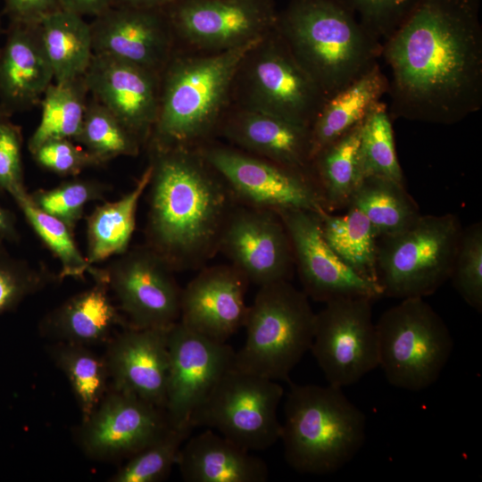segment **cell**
Segmentation results:
<instances>
[{
	"label": "cell",
	"mask_w": 482,
	"mask_h": 482,
	"mask_svg": "<svg viewBox=\"0 0 482 482\" xmlns=\"http://www.w3.org/2000/svg\"><path fill=\"white\" fill-rule=\"evenodd\" d=\"M481 0H418L383 43L389 114L453 125L482 107Z\"/></svg>",
	"instance_id": "1"
},
{
	"label": "cell",
	"mask_w": 482,
	"mask_h": 482,
	"mask_svg": "<svg viewBox=\"0 0 482 482\" xmlns=\"http://www.w3.org/2000/svg\"><path fill=\"white\" fill-rule=\"evenodd\" d=\"M149 150L147 245L174 271L200 270L213 258L238 204L198 148Z\"/></svg>",
	"instance_id": "2"
},
{
	"label": "cell",
	"mask_w": 482,
	"mask_h": 482,
	"mask_svg": "<svg viewBox=\"0 0 482 482\" xmlns=\"http://www.w3.org/2000/svg\"><path fill=\"white\" fill-rule=\"evenodd\" d=\"M258 40L216 53L177 47L160 75L158 116L146 146L198 148L212 141L238 66Z\"/></svg>",
	"instance_id": "3"
},
{
	"label": "cell",
	"mask_w": 482,
	"mask_h": 482,
	"mask_svg": "<svg viewBox=\"0 0 482 482\" xmlns=\"http://www.w3.org/2000/svg\"><path fill=\"white\" fill-rule=\"evenodd\" d=\"M326 99L378 63L382 43L339 0H290L276 26Z\"/></svg>",
	"instance_id": "4"
},
{
	"label": "cell",
	"mask_w": 482,
	"mask_h": 482,
	"mask_svg": "<svg viewBox=\"0 0 482 482\" xmlns=\"http://www.w3.org/2000/svg\"><path fill=\"white\" fill-rule=\"evenodd\" d=\"M280 439L288 465L311 475L335 473L362 448L367 419L341 387L292 385Z\"/></svg>",
	"instance_id": "5"
},
{
	"label": "cell",
	"mask_w": 482,
	"mask_h": 482,
	"mask_svg": "<svg viewBox=\"0 0 482 482\" xmlns=\"http://www.w3.org/2000/svg\"><path fill=\"white\" fill-rule=\"evenodd\" d=\"M315 315L309 297L290 281L259 287L234 364L275 381H289L290 372L311 349Z\"/></svg>",
	"instance_id": "6"
},
{
	"label": "cell",
	"mask_w": 482,
	"mask_h": 482,
	"mask_svg": "<svg viewBox=\"0 0 482 482\" xmlns=\"http://www.w3.org/2000/svg\"><path fill=\"white\" fill-rule=\"evenodd\" d=\"M462 227L452 213L420 215L405 229L378 242L377 280L383 295L425 297L452 273Z\"/></svg>",
	"instance_id": "7"
},
{
	"label": "cell",
	"mask_w": 482,
	"mask_h": 482,
	"mask_svg": "<svg viewBox=\"0 0 482 482\" xmlns=\"http://www.w3.org/2000/svg\"><path fill=\"white\" fill-rule=\"evenodd\" d=\"M378 366L397 388L420 391L440 377L453 340L440 315L421 297L401 299L376 322Z\"/></svg>",
	"instance_id": "8"
},
{
	"label": "cell",
	"mask_w": 482,
	"mask_h": 482,
	"mask_svg": "<svg viewBox=\"0 0 482 482\" xmlns=\"http://www.w3.org/2000/svg\"><path fill=\"white\" fill-rule=\"evenodd\" d=\"M325 101L275 28L245 54L233 81L230 104L311 128Z\"/></svg>",
	"instance_id": "9"
},
{
	"label": "cell",
	"mask_w": 482,
	"mask_h": 482,
	"mask_svg": "<svg viewBox=\"0 0 482 482\" xmlns=\"http://www.w3.org/2000/svg\"><path fill=\"white\" fill-rule=\"evenodd\" d=\"M283 395L278 381L233 363L194 412L190 426L215 429L247 451L266 450L280 439Z\"/></svg>",
	"instance_id": "10"
},
{
	"label": "cell",
	"mask_w": 482,
	"mask_h": 482,
	"mask_svg": "<svg viewBox=\"0 0 482 482\" xmlns=\"http://www.w3.org/2000/svg\"><path fill=\"white\" fill-rule=\"evenodd\" d=\"M240 205L279 212L326 210L312 176L214 140L198 147ZM327 211V210H326Z\"/></svg>",
	"instance_id": "11"
},
{
	"label": "cell",
	"mask_w": 482,
	"mask_h": 482,
	"mask_svg": "<svg viewBox=\"0 0 482 482\" xmlns=\"http://www.w3.org/2000/svg\"><path fill=\"white\" fill-rule=\"evenodd\" d=\"M372 299L344 297L316 313L310 351L328 384L345 387L378 366V341Z\"/></svg>",
	"instance_id": "12"
},
{
	"label": "cell",
	"mask_w": 482,
	"mask_h": 482,
	"mask_svg": "<svg viewBox=\"0 0 482 482\" xmlns=\"http://www.w3.org/2000/svg\"><path fill=\"white\" fill-rule=\"evenodd\" d=\"M179 48L204 53L254 42L277 26L273 0H179L164 8Z\"/></svg>",
	"instance_id": "13"
},
{
	"label": "cell",
	"mask_w": 482,
	"mask_h": 482,
	"mask_svg": "<svg viewBox=\"0 0 482 482\" xmlns=\"http://www.w3.org/2000/svg\"><path fill=\"white\" fill-rule=\"evenodd\" d=\"M236 351L179 320L168 329L169 370L164 412L170 427L193 430L190 420L225 371Z\"/></svg>",
	"instance_id": "14"
},
{
	"label": "cell",
	"mask_w": 482,
	"mask_h": 482,
	"mask_svg": "<svg viewBox=\"0 0 482 482\" xmlns=\"http://www.w3.org/2000/svg\"><path fill=\"white\" fill-rule=\"evenodd\" d=\"M168 262L147 245L135 247L102 270L129 327L169 328L180 317L182 288Z\"/></svg>",
	"instance_id": "15"
},
{
	"label": "cell",
	"mask_w": 482,
	"mask_h": 482,
	"mask_svg": "<svg viewBox=\"0 0 482 482\" xmlns=\"http://www.w3.org/2000/svg\"><path fill=\"white\" fill-rule=\"evenodd\" d=\"M218 252L258 287L290 281L295 270L288 233L272 211L237 204L224 226Z\"/></svg>",
	"instance_id": "16"
},
{
	"label": "cell",
	"mask_w": 482,
	"mask_h": 482,
	"mask_svg": "<svg viewBox=\"0 0 482 482\" xmlns=\"http://www.w3.org/2000/svg\"><path fill=\"white\" fill-rule=\"evenodd\" d=\"M288 233L303 292L314 301L328 303L363 296H383L380 287L347 266L325 241L319 213L300 209L278 212Z\"/></svg>",
	"instance_id": "17"
},
{
	"label": "cell",
	"mask_w": 482,
	"mask_h": 482,
	"mask_svg": "<svg viewBox=\"0 0 482 482\" xmlns=\"http://www.w3.org/2000/svg\"><path fill=\"white\" fill-rule=\"evenodd\" d=\"M90 23L93 51L161 75L177 49L164 8L113 5Z\"/></svg>",
	"instance_id": "18"
},
{
	"label": "cell",
	"mask_w": 482,
	"mask_h": 482,
	"mask_svg": "<svg viewBox=\"0 0 482 482\" xmlns=\"http://www.w3.org/2000/svg\"><path fill=\"white\" fill-rule=\"evenodd\" d=\"M169 426L162 409L112 388L96 410L82 420L77 440L91 458H129Z\"/></svg>",
	"instance_id": "19"
},
{
	"label": "cell",
	"mask_w": 482,
	"mask_h": 482,
	"mask_svg": "<svg viewBox=\"0 0 482 482\" xmlns=\"http://www.w3.org/2000/svg\"><path fill=\"white\" fill-rule=\"evenodd\" d=\"M84 79L89 96L146 146L158 116L160 76L135 64L94 54Z\"/></svg>",
	"instance_id": "20"
},
{
	"label": "cell",
	"mask_w": 482,
	"mask_h": 482,
	"mask_svg": "<svg viewBox=\"0 0 482 482\" xmlns=\"http://www.w3.org/2000/svg\"><path fill=\"white\" fill-rule=\"evenodd\" d=\"M250 282L232 264L203 267L181 292L179 321L219 342L245 326Z\"/></svg>",
	"instance_id": "21"
},
{
	"label": "cell",
	"mask_w": 482,
	"mask_h": 482,
	"mask_svg": "<svg viewBox=\"0 0 482 482\" xmlns=\"http://www.w3.org/2000/svg\"><path fill=\"white\" fill-rule=\"evenodd\" d=\"M169 328L128 326L110 340L104 356L113 389L133 395L163 411L169 370Z\"/></svg>",
	"instance_id": "22"
},
{
	"label": "cell",
	"mask_w": 482,
	"mask_h": 482,
	"mask_svg": "<svg viewBox=\"0 0 482 482\" xmlns=\"http://www.w3.org/2000/svg\"><path fill=\"white\" fill-rule=\"evenodd\" d=\"M217 136L244 152L313 177L308 127L270 113L230 104L220 121Z\"/></svg>",
	"instance_id": "23"
},
{
	"label": "cell",
	"mask_w": 482,
	"mask_h": 482,
	"mask_svg": "<svg viewBox=\"0 0 482 482\" xmlns=\"http://www.w3.org/2000/svg\"><path fill=\"white\" fill-rule=\"evenodd\" d=\"M0 46V105L12 116L39 104L54 81L39 24L9 21Z\"/></svg>",
	"instance_id": "24"
},
{
	"label": "cell",
	"mask_w": 482,
	"mask_h": 482,
	"mask_svg": "<svg viewBox=\"0 0 482 482\" xmlns=\"http://www.w3.org/2000/svg\"><path fill=\"white\" fill-rule=\"evenodd\" d=\"M182 445L177 465L187 482H265L269 470L263 460L212 429Z\"/></svg>",
	"instance_id": "25"
},
{
	"label": "cell",
	"mask_w": 482,
	"mask_h": 482,
	"mask_svg": "<svg viewBox=\"0 0 482 482\" xmlns=\"http://www.w3.org/2000/svg\"><path fill=\"white\" fill-rule=\"evenodd\" d=\"M96 284L66 300L47 314L40 324L46 337L86 346L106 341L116 325L128 322L119 313L108 295L102 270L92 274Z\"/></svg>",
	"instance_id": "26"
},
{
	"label": "cell",
	"mask_w": 482,
	"mask_h": 482,
	"mask_svg": "<svg viewBox=\"0 0 482 482\" xmlns=\"http://www.w3.org/2000/svg\"><path fill=\"white\" fill-rule=\"evenodd\" d=\"M388 78L378 63L326 99L311 131V158L361 123L371 107L387 94Z\"/></svg>",
	"instance_id": "27"
},
{
	"label": "cell",
	"mask_w": 482,
	"mask_h": 482,
	"mask_svg": "<svg viewBox=\"0 0 482 482\" xmlns=\"http://www.w3.org/2000/svg\"><path fill=\"white\" fill-rule=\"evenodd\" d=\"M151 179L148 165L135 187L120 199L97 206L87 219V253L89 264L101 262L124 253L136 228L139 200Z\"/></svg>",
	"instance_id": "28"
},
{
	"label": "cell",
	"mask_w": 482,
	"mask_h": 482,
	"mask_svg": "<svg viewBox=\"0 0 482 482\" xmlns=\"http://www.w3.org/2000/svg\"><path fill=\"white\" fill-rule=\"evenodd\" d=\"M362 121L312 160L313 178L328 212L346 208L363 179L359 162Z\"/></svg>",
	"instance_id": "29"
},
{
	"label": "cell",
	"mask_w": 482,
	"mask_h": 482,
	"mask_svg": "<svg viewBox=\"0 0 482 482\" xmlns=\"http://www.w3.org/2000/svg\"><path fill=\"white\" fill-rule=\"evenodd\" d=\"M40 28L54 82L84 76L94 55L90 23L80 15L60 10L46 18Z\"/></svg>",
	"instance_id": "30"
},
{
	"label": "cell",
	"mask_w": 482,
	"mask_h": 482,
	"mask_svg": "<svg viewBox=\"0 0 482 482\" xmlns=\"http://www.w3.org/2000/svg\"><path fill=\"white\" fill-rule=\"evenodd\" d=\"M346 210L343 215L326 210L319 213L323 237L347 266L378 284L376 229L360 210L354 207Z\"/></svg>",
	"instance_id": "31"
},
{
	"label": "cell",
	"mask_w": 482,
	"mask_h": 482,
	"mask_svg": "<svg viewBox=\"0 0 482 482\" xmlns=\"http://www.w3.org/2000/svg\"><path fill=\"white\" fill-rule=\"evenodd\" d=\"M347 207L360 210L378 238L405 229L421 215L404 185L378 177L364 178Z\"/></svg>",
	"instance_id": "32"
},
{
	"label": "cell",
	"mask_w": 482,
	"mask_h": 482,
	"mask_svg": "<svg viewBox=\"0 0 482 482\" xmlns=\"http://www.w3.org/2000/svg\"><path fill=\"white\" fill-rule=\"evenodd\" d=\"M88 99L84 76L63 82L54 81L39 103L41 118L29 138V153L50 140H73L80 129Z\"/></svg>",
	"instance_id": "33"
},
{
	"label": "cell",
	"mask_w": 482,
	"mask_h": 482,
	"mask_svg": "<svg viewBox=\"0 0 482 482\" xmlns=\"http://www.w3.org/2000/svg\"><path fill=\"white\" fill-rule=\"evenodd\" d=\"M56 366L68 378L82 420L87 419L106 394L109 372L104 357H100L88 346L59 342L48 348Z\"/></svg>",
	"instance_id": "34"
},
{
	"label": "cell",
	"mask_w": 482,
	"mask_h": 482,
	"mask_svg": "<svg viewBox=\"0 0 482 482\" xmlns=\"http://www.w3.org/2000/svg\"><path fill=\"white\" fill-rule=\"evenodd\" d=\"M359 162L362 178L378 177L404 185L387 105L378 101L362 121Z\"/></svg>",
	"instance_id": "35"
},
{
	"label": "cell",
	"mask_w": 482,
	"mask_h": 482,
	"mask_svg": "<svg viewBox=\"0 0 482 482\" xmlns=\"http://www.w3.org/2000/svg\"><path fill=\"white\" fill-rule=\"evenodd\" d=\"M103 164L119 156H137L143 145L107 108L89 96L73 139Z\"/></svg>",
	"instance_id": "36"
},
{
	"label": "cell",
	"mask_w": 482,
	"mask_h": 482,
	"mask_svg": "<svg viewBox=\"0 0 482 482\" xmlns=\"http://www.w3.org/2000/svg\"><path fill=\"white\" fill-rule=\"evenodd\" d=\"M26 220L61 264V276L80 278L95 268L80 253L73 230L61 220L39 209L24 190L12 196Z\"/></svg>",
	"instance_id": "37"
},
{
	"label": "cell",
	"mask_w": 482,
	"mask_h": 482,
	"mask_svg": "<svg viewBox=\"0 0 482 482\" xmlns=\"http://www.w3.org/2000/svg\"><path fill=\"white\" fill-rule=\"evenodd\" d=\"M191 430L169 426L159 436L131 455L112 482H158L177 464L179 450Z\"/></svg>",
	"instance_id": "38"
},
{
	"label": "cell",
	"mask_w": 482,
	"mask_h": 482,
	"mask_svg": "<svg viewBox=\"0 0 482 482\" xmlns=\"http://www.w3.org/2000/svg\"><path fill=\"white\" fill-rule=\"evenodd\" d=\"M105 187L95 180L74 179L57 187L29 194L32 202L42 211L63 221L74 229L85 206L104 196Z\"/></svg>",
	"instance_id": "39"
},
{
	"label": "cell",
	"mask_w": 482,
	"mask_h": 482,
	"mask_svg": "<svg viewBox=\"0 0 482 482\" xmlns=\"http://www.w3.org/2000/svg\"><path fill=\"white\" fill-rule=\"evenodd\" d=\"M450 279L462 299L482 311V223L462 228Z\"/></svg>",
	"instance_id": "40"
},
{
	"label": "cell",
	"mask_w": 482,
	"mask_h": 482,
	"mask_svg": "<svg viewBox=\"0 0 482 482\" xmlns=\"http://www.w3.org/2000/svg\"><path fill=\"white\" fill-rule=\"evenodd\" d=\"M48 278L45 270L12 257L0 238V315L15 310L25 298L40 290Z\"/></svg>",
	"instance_id": "41"
},
{
	"label": "cell",
	"mask_w": 482,
	"mask_h": 482,
	"mask_svg": "<svg viewBox=\"0 0 482 482\" xmlns=\"http://www.w3.org/2000/svg\"><path fill=\"white\" fill-rule=\"evenodd\" d=\"M361 25L383 43L404 21L418 0H339Z\"/></svg>",
	"instance_id": "42"
},
{
	"label": "cell",
	"mask_w": 482,
	"mask_h": 482,
	"mask_svg": "<svg viewBox=\"0 0 482 482\" xmlns=\"http://www.w3.org/2000/svg\"><path fill=\"white\" fill-rule=\"evenodd\" d=\"M30 154L40 167L62 176H76L87 169L103 165L84 147L68 138L45 142Z\"/></svg>",
	"instance_id": "43"
},
{
	"label": "cell",
	"mask_w": 482,
	"mask_h": 482,
	"mask_svg": "<svg viewBox=\"0 0 482 482\" xmlns=\"http://www.w3.org/2000/svg\"><path fill=\"white\" fill-rule=\"evenodd\" d=\"M21 129L11 118L0 121V189L12 197L24 190Z\"/></svg>",
	"instance_id": "44"
},
{
	"label": "cell",
	"mask_w": 482,
	"mask_h": 482,
	"mask_svg": "<svg viewBox=\"0 0 482 482\" xmlns=\"http://www.w3.org/2000/svg\"><path fill=\"white\" fill-rule=\"evenodd\" d=\"M9 21L39 24L62 10L61 0H1Z\"/></svg>",
	"instance_id": "45"
},
{
	"label": "cell",
	"mask_w": 482,
	"mask_h": 482,
	"mask_svg": "<svg viewBox=\"0 0 482 482\" xmlns=\"http://www.w3.org/2000/svg\"><path fill=\"white\" fill-rule=\"evenodd\" d=\"M115 0H61L62 9L82 17H96L114 5Z\"/></svg>",
	"instance_id": "46"
},
{
	"label": "cell",
	"mask_w": 482,
	"mask_h": 482,
	"mask_svg": "<svg viewBox=\"0 0 482 482\" xmlns=\"http://www.w3.org/2000/svg\"><path fill=\"white\" fill-rule=\"evenodd\" d=\"M0 238L11 243H17L20 240L14 214L2 205H0Z\"/></svg>",
	"instance_id": "47"
},
{
	"label": "cell",
	"mask_w": 482,
	"mask_h": 482,
	"mask_svg": "<svg viewBox=\"0 0 482 482\" xmlns=\"http://www.w3.org/2000/svg\"><path fill=\"white\" fill-rule=\"evenodd\" d=\"M179 0H115L114 5L137 8H165Z\"/></svg>",
	"instance_id": "48"
},
{
	"label": "cell",
	"mask_w": 482,
	"mask_h": 482,
	"mask_svg": "<svg viewBox=\"0 0 482 482\" xmlns=\"http://www.w3.org/2000/svg\"><path fill=\"white\" fill-rule=\"evenodd\" d=\"M12 116L8 114L4 108L0 105V121L6 118H11Z\"/></svg>",
	"instance_id": "49"
},
{
	"label": "cell",
	"mask_w": 482,
	"mask_h": 482,
	"mask_svg": "<svg viewBox=\"0 0 482 482\" xmlns=\"http://www.w3.org/2000/svg\"><path fill=\"white\" fill-rule=\"evenodd\" d=\"M4 31V30L3 29L2 21H1V17H0V46H1V38H2Z\"/></svg>",
	"instance_id": "50"
}]
</instances>
